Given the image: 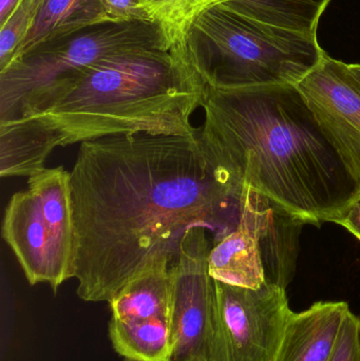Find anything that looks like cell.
I'll return each instance as SVG.
<instances>
[{"instance_id": "6da1fadb", "label": "cell", "mask_w": 360, "mask_h": 361, "mask_svg": "<svg viewBox=\"0 0 360 361\" xmlns=\"http://www.w3.org/2000/svg\"><path fill=\"white\" fill-rule=\"evenodd\" d=\"M70 279L88 302H109L160 259L175 263L188 231L213 244L240 222L243 188L194 135H113L80 143L70 171Z\"/></svg>"}, {"instance_id": "7a4b0ae2", "label": "cell", "mask_w": 360, "mask_h": 361, "mask_svg": "<svg viewBox=\"0 0 360 361\" xmlns=\"http://www.w3.org/2000/svg\"><path fill=\"white\" fill-rule=\"evenodd\" d=\"M204 92L179 44L114 53L0 124V176L30 177L55 148L101 137L197 135L190 120Z\"/></svg>"}, {"instance_id": "3957f363", "label": "cell", "mask_w": 360, "mask_h": 361, "mask_svg": "<svg viewBox=\"0 0 360 361\" xmlns=\"http://www.w3.org/2000/svg\"><path fill=\"white\" fill-rule=\"evenodd\" d=\"M201 141L243 190L321 226L360 200V186L297 85L205 87Z\"/></svg>"}, {"instance_id": "277c9868", "label": "cell", "mask_w": 360, "mask_h": 361, "mask_svg": "<svg viewBox=\"0 0 360 361\" xmlns=\"http://www.w3.org/2000/svg\"><path fill=\"white\" fill-rule=\"evenodd\" d=\"M204 87L298 85L325 52L317 34L260 23L220 4L201 11L178 42Z\"/></svg>"}, {"instance_id": "5b68a950", "label": "cell", "mask_w": 360, "mask_h": 361, "mask_svg": "<svg viewBox=\"0 0 360 361\" xmlns=\"http://www.w3.org/2000/svg\"><path fill=\"white\" fill-rule=\"evenodd\" d=\"M173 47L162 27L149 20L107 21L44 42L0 71V124L18 120L99 59L123 51Z\"/></svg>"}, {"instance_id": "8992f818", "label": "cell", "mask_w": 360, "mask_h": 361, "mask_svg": "<svg viewBox=\"0 0 360 361\" xmlns=\"http://www.w3.org/2000/svg\"><path fill=\"white\" fill-rule=\"evenodd\" d=\"M70 171L44 167L27 177L4 210L2 237L31 286L48 283L56 294L70 279L73 254Z\"/></svg>"}, {"instance_id": "52a82bcc", "label": "cell", "mask_w": 360, "mask_h": 361, "mask_svg": "<svg viewBox=\"0 0 360 361\" xmlns=\"http://www.w3.org/2000/svg\"><path fill=\"white\" fill-rule=\"evenodd\" d=\"M215 288L209 361H274L293 313L287 290L270 283L252 290L219 281Z\"/></svg>"}, {"instance_id": "ba28073f", "label": "cell", "mask_w": 360, "mask_h": 361, "mask_svg": "<svg viewBox=\"0 0 360 361\" xmlns=\"http://www.w3.org/2000/svg\"><path fill=\"white\" fill-rule=\"evenodd\" d=\"M203 227L190 229L171 265L170 361H209L216 310L215 281L207 267L213 242Z\"/></svg>"}, {"instance_id": "9c48e42d", "label": "cell", "mask_w": 360, "mask_h": 361, "mask_svg": "<svg viewBox=\"0 0 360 361\" xmlns=\"http://www.w3.org/2000/svg\"><path fill=\"white\" fill-rule=\"evenodd\" d=\"M297 87L360 186V86L348 63L325 53Z\"/></svg>"}, {"instance_id": "30bf717a", "label": "cell", "mask_w": 360, "mask_h": 361, "mask_svg": "<svg viewBox=\"0 0 360 361\" xmlns=\"http://www.w3.org/2000/svg\"><path fill=\"white\" fill-rule=\"evenodd\" d=\"M242 206L257 229L266 283L287 290L295 275L300 233L306 223L254 191L243 190Z\"/></svg>"}, {"instance_id": "8fae6325", "label": "cell", "mask_w": 360, "mask_h": 361, "mask_svg": "<svg viewBox=\"0 0 360 361\" xmlns=\"http://www.w3.org/2000/svg\"><path fill=\"white\" fill-rule=\"evenodd\" d=\"M349 311L345 301H319L293 312L274 361H329Z\"/></svg>"}, {"instance_id": "7c38bea8", "label": "cell", "mask_w": 360, "mask_h": 361, "mask_svg": "<svg viewBox=\"0 0 360 361\" xmlns=\"http://www.w3.org/2000/svg\"><path fill=\"white\" fill-rule=\"evenodd\" d=\"M207 267L215 281L228 286L257 290L266 283L257 229L245 208L237 228L211 245Z\"/></svg>"}, {"instance_id": "4fadbf2b", "label": "cell", "mask_w": 360, "mask_h": 361, "mask_svg": "<svg viewBox=\"0 0 360 361\" xmlns=\"http://www.w3.org/2000/svg\"><path fill=\"white\" fill-rule=\"evenodd\" d=\"M171 265L173 263L168 259H160L130 280L108 302L112 317L118 320H139L170 316Z\"/></svg>"}, {"instance_id": "5bb4252c", "label": "cell", "mask_w": 360, "mask_h": 361, "mask_svg": "<svg viewBox=\"0 0 360 361\" xmlns=\"http://www.w3.org/2000/svg\"><path fill=\"white\" fill-rule=\"evenodd\" d=\"M107 21L114 20L101 0H44L13 61L44 42Z\"/></svg>"}, {"instance_id": "9a60e30c", "label": "cell", "mask_w": 360, "mask_h": 361, "mask_svg": "<svg viewBox=\"0 0 360 361\" xmlns=\"http://www.w3.org/2000/svg\"><path fill=\"white\" fill-rule=\"evenodd\" d=\"M109 338L116 353L133 361H170L173 343L169 315L109 322Z\"/></svg>"}, {"instance_id": "2e32d148", "label": "cell", "mask_w": 360, "mask_h": 361, "mask_svg": "<svg viewBox=\"0 0 360 361\" xmlns=\"http://www.w3.org/2000/svg\"><path fill=\"white\" fill-rule=\"evenodd\" d=\"M260 23L302 33L317 34L330 0H211Z\"/></svg>"}, {"instance_id": "e0dca14e", "label": "cell", "mask_w": 360, "mask_h": 361, "mask_svg": "<svg viewBox=\"0 0 360 361\" xmlns=\"http://www.w3.org/2000/svg\"><path fill=\"white\" fill-rule=\"evenodd\" d=\"M148 20L159 23L173 46L183 39L197 15L211 6V0H135Z\"/></svg>"}, {"instance_id": "ac0fdd59", "label": "cell", "mask_w": 360, "mask_h": 361, "mask_svg": "<svg viewBox=\"0 0 360 361\" xmlns=\"http://www.w3.org/2000/svg\"><path fill=\"white\" fill-rule=\"evenodd\" d=\"M44 2V0H21L10 18L0 27V71L14 59Z\"/></svg>"}, {"instance_id": "d6986e66", "label": "cell", "mask_w": 360, "mask_h": 361, "mask_svg": "<svg viewBox=\"0 0 360 361\" xmlns=\"http://www.w3.org/2000/svg\"><path fill=\"white\" fill-rule=\"evenodd\" d=\"M329 361H360V318L347 313Z\"/></svg>"}, {"instance_id": "ffe728a7", "label": "cell", "mask_w": 360, "mask_h": 361, "mask_svg": "<svg viewBox=\"0 0 360 361\" xmlns=\"http://www.w3.org/2000/svg\"><path fill=\"white\" fill-rule=\"evenodd\" d=\"M114 21L148 20L135 0H101ZM150 21V20H149Z\"/></svg>"}, {"instance_id": "44dd1931", "label": "cell", "mask_w": 360, "mask_h": 361, "mask_svg": "<svg viewBox=\"0 0 360 361\" xmlns=\"http://www.w3.org/2000/svg\"><path fill=\"white\" fill-rule=\"evenodd\" d=\"M336 224L342 225L349 233L357 238L360 241V200L353 204L340 219L335 221Z\"/></svg>"}, {"instance_id": "7402d4cb", "label": "cell", "mask_w": 360, "mask_h": 361, "mask_svg": "<svg viewBox=\"0 0 360 361\" xmlns=\"http://www.w3.org/2000/svg\"><path fill=\"white\" fill-rule=\"evenodd\" d=\"M20 2L21 0H0V27L10 18Z\"/></svg>"}, {"instance_id": "603a6c76", "label": "cell", "mask_w": 360, "mask_h": 361, "mask_svg": "<svg viewBox=\"0 0 360 361\" xmlns=\"http://www.w3.org/2000/svg\"><path fill=\"white\" fill-rule=\"evenodd\" d=\"M348 69L351 75L354 78L360 86V63H351V65H348Z\"/></svg>"}, {"instance_id": "cb8c5ba5", "label": "cell", "mask_w": 360, "mask_h": 361, "mask_svg": "<svg viewBox=\"0 0 360 361\" xmlns=\"http://www.w3.org/2000/svg\"><path fill=\"white\" fill-rule=\"evenodd\" d=\"M124 361H133V360H125Z\"/></svg>"}]
</instances>
